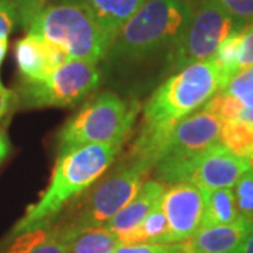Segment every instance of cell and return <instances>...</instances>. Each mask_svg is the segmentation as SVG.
Masks as SVG:
<instances>
[{"mask_svg": "<svg viewBox=\"0 0 253 253\" xmlns=\"http://www.w3.org/2000/svg\"><path fill=\"white\" fill-rule=\"evenodd\" d=\"M191 6H197V4H201V3H204V1H210V0H187Z\"/></svg>", "mask_w": 253, "mask_h": 253, "instance_id": "obj_33", "label": "cell"}, {"mask_svg": "<svg viewBox=\"0 0 253 253\" xmlns=\"http://www.w3.org/2000/svg\"><path fill=\"white\" fill-rule=\"evenodd\" d=\"M61 45L71 59L99 63L106 58L116 37L109 34L79 3L62 1L38 13L26 28Z\"/></svg>", "mask_w": 253, "mask_h": 253, "instance_id": "obj_5", "label": "cell"}, {"mask_svg": "<svg viewBox=\"0 0 253 253\" xmlns=\"http://www.w3.org/2000/svg\"><path fill=\"white\" fill-rule=\"evenodd\" d=\"M242 30L217 0L193 6L186 27L168 55L165 73H176L212 58L228 37Z\"/></svg>", "mask_w": 253, "mask_h": 253, "instance_id": "obj_7", "label": "cell"}, {"mask_svg": "<svg viewBox=\"0 0 253 253\" xmlns=\"http://www.w3.org/2000/svg\"><path fill=\"white\" fill-rule=\"evenodd\" d=\"M120 149V145H86L58 155L48 187L18 219L10 232V239L51 226L68 203L90 189L109 170Z\"/></svg>", "mask_w": 253, "mask_h": 253, "instance_id": "obj_1", "label": "cell"}, {"mask_svg": "<svg viewBox=\"0 0 253 253\" xmlns=\"http://www.w3.org/2000/svg\"><path fill=\"white\" fill-rule=\"evenodd\" d=\"M218 91H222V82L214 58L190 65L169 76L146 100L142 124L177 126Z\"/></svg>", "mask_w": 253, "mask_h": 253, "instance_id": "obj_3", "label": "cell"}, {"mask_svg": "<svg viewBox=\"0 0 253 253\" xmlns=\"http://www.w3.org/2000/svg\"><path fill=\"white\" fill-rule=\"evenodd\" d=\"M14 55L23 82L44 81L63 63L72 61L62 46L37 34L18 40Z\"/></svg>", "mask_w": 253, "mask_h": 253, "instance_id": "obj_12", "label": "cell"}, {"mask_svg": "<svg viewBox=\"0 0 253 253\" xmlns=\"http://www.w3.org/2000/svg\"><path fill=\"white\" fill-rule=\"evenodd\" d=\"M120 241L121 244H170L169 225L161 208V201L141 222V225L120 238Z\"/></svg>", "mask_w": 253, "mask_h": 253, "instance_id": "obj_19", "label": "cell"}, {"mask_svg": "<svg viewBox=\"0 0 253 253\" xmlns=\"http://www.w3.org/2000/svg\"><path fill=\"white\" fill-rule=\"evenodd\" d=\"M217 1L242 28L253 23V0H217Z\"/></svg>", "mask_w": 253, "mask_h": 253, "instance_id": "obj_25", "label": "cell"}, {"mask_svg": "<svg viewBox=\"0 0 253 253\" xmlns=\"http://www.w3.org/2000/svg\"><path fill=\"white\" fill-rule=\"evenodd\" d=\"M187 0H148L118 31L104 61L107 69H128L170 54L189 21Z\"/></svg>", "mask_w": 253, "mask_h": 253, "instance_id": "obj_2", "label": "cell"}, {"mask_svg": "<svg viewBox=\"0 0 253 253\" xmlns=\"http://www.w3.org/2000/svg\"><path fill=\"white\" fill-rule=\"evenodd\" d=\"M241 253H253V231L241 246Z\"/></svg>", "mask_w": 253, "mask_h": 253, "instance_id": "obj_30", "label": "cell"}, {"mask_svg": "<svg viewBox=\"0 0 253 253\" xmlns=\"http://www.w3.org/2000/svg\"><path fill=\"white\" fill-rule=\"evenodd\" d=\"M13 242L0 253H71L59 226H45L11 238Z\"/></svg>", "mask_w": 253, "mask_h": 253, "instance_id": "obj_17", "label": "cell"}, {"mask_svg": "<svg viewBox=\"0 0 253 253\" xmlns=\"http://www.w3.org/2000/svg\"><path fill=\"white\" fill-rule=\"evenodd\" d=\"M222 121L203 109L181 120L155 165L156 180L169 186L190 181L201 155L219 142Z\"/></svg>", "mask_w": 253, "mask_h": 253, "instance_id": "obj_6", "label": "cell"}, {"mask_svg": "<svg viewBox=\"0 0 253 253\" xmlns=\"http://www.w3.org/2000/svg\"><path fill=\"white\" fill-rule=\"evenodd\" d=\"M252 168V161L236 156L218 142L201 155L190 181L204 191L231 189Z\"/></svg>", "mask_w": 253, "mask_h": 253, "instance_id": "obj_11", "label": "cell"}, {"mask_svg": "<svg viewBox=\"0 0 253 253\" xmlns=\"http://www.w3.org/2000/svg\"><path fill=\"white\" fill-rule=\"evenodd\" d=\"M161 208L169 225V242L181 244L201 228L206 193L191 181L170 184L161 197Z\"/></svg>", "mask_w": 253, "mask_h": 253, "instance_id": "obj_10", "label": "cell"}, {"mask_svg": "<svg viewBox=\"0 0 253 253\" xmlns=\"http://www.w3.org/2000/svg\"><path fill=\"white\" fill-rule=\"evenodd\" d=\"M241 44H242V36L239 31L228 37L219 45L215 55L212 56L221 73L222 90H225L229 82L239 73L238 63H239V54H241Z\"/></svg>", "mask_w": 253, "mask_h": 253, "instance_id": "obj_21", "label": "cell"}, {"mask_svg": "<svg viewBox=\"0 0 253 253\" xmlns=\"http://www.w3.org/2000/svg\"><path fill=\"white\" fill-rule=\"evenodd\" d=\"M138 111V101H126L116 91H101L65 123L58 134V152L86 145L123 146L132 131Z\"/></svg>", "mask_w": 253, "mask_h": 253, "instance_id": "obj_4", "label": "cell"}, {"mask_svg": "<svg viewBox=\"0 0 253 253\" xmlns=\"http://www.w3.org/2000/svg\"><path fill=\"white\" fill-rule=\"evenodd\" d=\"M239 100L244 104V109H253V91L245 94L242 97H239Z\"/></svg>", "mask_w": 253, "mask_h": 253, "instance_id": "obj_31", "label": "cell"}, {"mask_svg": "<svg viewBox=\"0 0 253 253\" xmlns=\"http://www.w3.org/2000/svg\"><path fill=\"white\" fill-rule=\"evenodd\" d=\"M239 120L253 124V109H244L239 114Z\"/></svg>", "mask_w": 253, "mask_h": 253, "instance_id": "obj_32", "label": "cell"}, {"mask_svg": "<svg viewBox=\"0 0 253 253\" xmlns=\"http://www.w3.org/2000/svg\"><path fill=\"white\" fill-rule=\"evenodd\" d=\"M226 93L235 96V97H242L248 93H252L253 91V65L246 68L244 71L236 75L232 81L229 82V84L226 86L225 90Z\"/></svg>", "mask_w": 253, "mask_h": 253, "instance_id": "obj_27", "label": "cell"}, {"mask_svg": "<svg viewBox=\"0 0 253 253\" xmlns=\"http://www.w3.org/2000/svg\"><path fill=\"white\" fill-rule=\"evenodd\" d=\"M10 152V142L9 138L6 135V132L3 131V128L0 126V163L3 162Z\"/></svg>", "mask_w": 253, "mask_h": 253, "instance_id": "obj_29", "label": "cell"}, {"mask_svg": "<svg viewBox=\"0 0 253 253\" xmlns=\"http://www.w3.org/2000/svg\"><path fill=\"white\" fill-rule=\"evenodd\" d=\"M219 144L236 156L253 162V124L239 118L222 123Z\"/></svg>", "mask_w": 253, "mask_h": 253, "instance_id": "obj_20", "label": "cell"}, {"mask_svg": "<svg viewBox=\"0 0 253 253\" xmlns=\"http://www.w3.org/2000/svg\"><path fill=\"white\" fill-rule=\"evenodd\" d=\"M242 44H241V54H239V72L253 65V23L246 26L241 31Z\"/></svg>", "mask_w": 253, "mask_h": 253, "instance_id": "obj_28", "label": "cell"}, {"mask_svg": "<svg viewBox=\"0 0 253 253\" xmlns=\"http://www.w3.org/2000/svg\"><path fill=\"white\" fill-rule=\"evenodd\" d=\"M203 110L214 114L222 123H225V121L239 118L241 111L244 110V104L235 96H232L226 91H218L217 94H214L208 100Z\"/></svg>", "mask_w": 253, "mask_h": 253, "instance_id": "obj_22", "label": "cell"}, {"mask_svg": "<svg viewBox=\"0 0 253 253\" xmlns=\"http://www.w3.org/2000/svg\"><path fill=\"white\" fill-rule=\"evenodd\" d=\"M71 253H114L121 241L106 226H59Z\"/></svg>", "mask_w": 253, "mask_h": 253, "instance_id": "obj_16", "label": "cell"}, {"mask_svg": "<svg viewBox=\"0 0 253 253\" xmlns=\"http://www.w3.org/2000/svg\"><path fill=\"white\" fill-rule=\"evenodd\" d=\"M114 253H181L180 244H121Z\"/></svg>", "mask_w": 253, "mask_h": 253, "instance_id": "obj_26", "label": "cell"}, {"mask_svg": "<svg viewBox=\"0 0 253 253\" xmlns=\"http://www.w3.org/2000/svg\"><path fill=\"white\" fill-rule=\"evenodd\" d=\"M84 6L94 20L111 36H117L126 23L148 0H63Z\"/></svg>", "mask_w": 253, "mask_h": 253, "instance_id": "obj_15", "label": "cell"}, {"mask_svg": "<svg viewBox=\"0 0 253 253\" xmlns=\"http://www.w3.org/2000/svg\"><path fill=\"white\" fill-rule=\"evenodd\" d=\"M151 170L154 168L146 163L121 159L113 172L91 186L90 191L82 199L75 219L68 226L107 225L110 219L138 194Z\"/></svg>", "mask_w": 253, "mask_h": 253, "instance_id": "obj_9", "label": "cell"}, {"mask_svg": "<svg viewBox=\"0 0 253 253\" xmlns=\"http://www.w3.org/2000/svg\"><path fill=\"white\" fill-rule=\"evenodd\" d=\"M253 222L238 218L226 225L200 228L187 241L181 242V253H222L239 248L252 234Z\"/></svg>", "mask_w": 253, "mask_h": 253, "instance_id": "obj_13", "label": "cell"}, {"mask_svg": "<svg viewBox=\"0 0 253 253\" xmlns=\"http://www.w3.org/2000/svg\"><path fill=\"white\" fill-rule=\"evenodd\" d=\"M234 194L239 217L253 222V168L236 181Z\"/></svg>", "mask_w": 253, "mask_h": 253, "instance_id": "obj_23", "label": "cell"}, {"mask_svg": "<svg viewBox=\"0 0 253 253\" xmlns=\"http://www.w3.org/2000/svg\"><path fill=\"white\" fill-rule=\"evenodd\" d=\"M204 193H206V208H204L201 228L232 224L239 218L235 194L232 189L210 190Z\"/></svg>", "mask_w": 253, "mask_h": 253, "instance_id": "obj_18", "label": "cell"}, {"mask_svg": "<svg viewBox=\"0 0 253 253\" xmlns=\"http://www.w3.org/2000/svg\"><path fill=\"white\" fill-rule=\"evenodd\" d=\"M242 246V245H241ZM241 246L236 248V249H232V251H228V252H222V253H241Z\"/></svg>", "mask_w": 253, "mask_h": 253, "instance_id": "obj_34", "label": "cell"}, {"mask_svg": "<svg viewBox=\"0 0 253 253\" xmlns=\"http://www.w3.org/2000/svg\"><path fill=\"white\" fill-rule=\"evenodd\" d=\"M165 190L166 184L161 181L146 180L135 197L116 217L110 219L106 228H109L118 238L129 234L136 226L141 225V222L148 217V214L158 206Z\"/></svg>", "mask_w": 253, "mask_h": 253, "instance_id": "obj_14", "label": "cell"}, {"mask_svg": "<svg viewBox=\"0 0 253 253\" xmlns=\"http://www.w3.org/2000/svg\"><path fill=\"white\" fill-rule=\"evenodd\" d=\"M101 71L97 63L72 59L46 79L20 83L13 100L20 109L73 107L99 87Z\"/></svg>", "mask_w": 253, "mask_h": 253, "instance_id": "obj_8", "label": "cell"}, {"mask_svg": "<svg viewBox=\"0 0 253 253\" xmlns=\"http://www.w3.org/2000/svg\"><path fill=\"white\" fill-rule=\"evenodd\" d=\"M7 1L16 11L17 23L26 30L28 24L31 23V20L36 17L38 13H41L42 10L52 4L62 3L63 0H7Z\"/></svg>", "mask_w": 253, "mask_h": 253, "instance_id": "obj_24", "label": "cell"}]
</instances>
